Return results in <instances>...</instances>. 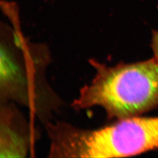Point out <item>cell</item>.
Wrapping results in <instances>:
<instances>
[{
    "label": "cell",
    "instance_id": "cell-1",
    "mask_svg": "<svg viewBox=\"0 0 158 158\" xmlns=\"http://www.w3.org/2000/svg\"><path fill=\"white\" fill-rule=\"evenodd\" d=\"M95 76L73 106L100 107L118 120L138 116L158 106V62L152 59L108 67L95 61Z\"/></svg>",
    "mask_w": 158,
    "mask_h": 158
},
{
    "label": "cell",
    "instance_id": "cell-2",
    "mask_svg": "<svg viewBox=\"0 0 158 158\" xmlns=\"http://www.w3.org/2000/svg\"><path fill=\"white\" fill-rule=\"evenodd\" d=\"M114 123L117 157L158 149V117H132Z\"/></svg>",
    "mask_w": 158,
    "mask_h": 158
},
{
    "label": "cell",
    "instance_id": "cell-3",
    "mask_svg": "<svg viewBox=\"0 0 158 158\" xmlns=\"http://www.w3.org/2000/svg\"><path fill=\"white\" fill-rule=\"evenodd\" d=\"M151 48L153 53L154 59L158 62V29L153 30L152 32Z\"/></svg>",
    "mask_w": 158,
    "mask_h": 158
}]
</instances>
